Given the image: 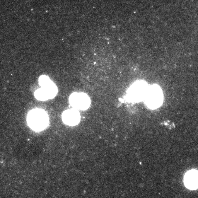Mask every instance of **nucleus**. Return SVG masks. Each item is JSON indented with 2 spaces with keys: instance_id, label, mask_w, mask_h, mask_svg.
Segmentation results:
<instances>
[{
  "instance_id": "nucleus-1",
  "label": "nucleus",
  "mask_w": 198,
  "mask_h": 198,
  "mask_svg": "<svg viewBox=\"0 0 198 198\" xmlns=\"http://www.w3.org/2000/svg\"><path fill=\"white\" fill-rule=\"evenodd\" d=\"M27 122L32 129L36 131H41L46 129L49 124V116L44 110L35 109L29 113Z\"/></svg>"
},
{
  "instance_id": "nucleus-2",
  "label": "nucleus",
  "mask_w": 198,
  "mask_h": 198,
  "mask_svg": "<svg viewBox=\"0 0 198 198\" xmlns=\"http://www.w3.org/2000/svg\"><path fill=\"white\" fill-rule=\"evenodd\" d=\"M69 101L71 105L76 110H87L90 104L89 98L87 95L81 93L72 94L70 97Z\"/></svg>"
},
{
  "instance_id": "nucleus-3",
  "label": "nucleus",
  "mask_w": 198,
  "mask_h": 198,
  "mask_svg": "<svg viewBox=\"0 0 198 198\" xmlns=\"http://www.w3.org/2000/svg\"><path fill=\"white\" fill-rule=\"evenodd\" d=\"M41 86V88L36 90L35 93V97L38 100L44 101L54 97L56 94V88H55L54 84L51 81H50Z\"/></svg>"
},
{
  "instance_id": "nucleus-4",
  "label": "nucleus",
  "mask_w": 198,
  "mask_h": 198,
  "mask_svg": "<svg viewBox=\"0 0 198 198\" xmlns=\"http://www.w3.org/2000/svg\"><path fill=\"white\" fill-rule=\"evenodd\" d=\"M81 116L76 110H65L62 115V119L64 123L71 126H75L79 123Z\"/></svg>"
},
{
  "instance_id": "nucleus-5",
  "label": "nucleus",
  "mask_w": 198,
  "mask_h": 198,
  "mask_svg": "<svg viewBox=\"0 0 198 198\" xmlns=\"http://www.w3.org/2000/svg\"><path fill=\"white\" fill-rule=\"evenodd\" d=\"M185 185L191 190H196L197 188V177L195 173H190L186 176Z\"/></svg>"
}]
</instances>
